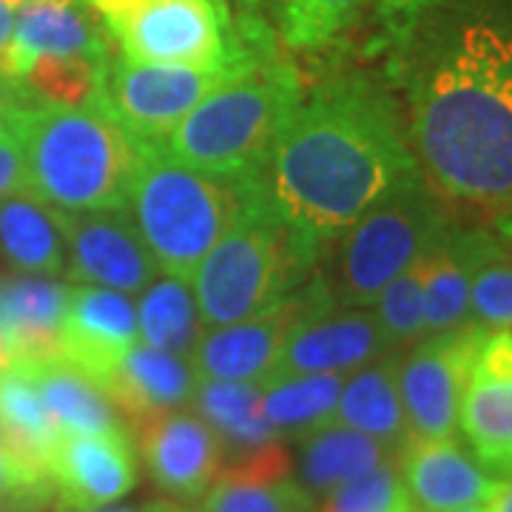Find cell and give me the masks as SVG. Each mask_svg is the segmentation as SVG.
Here are the masks:
<instances>
[{
  "label": "cell",
  "mask_w": 512,
  "mask_h": 512,
  "mask_svg": "<svg viewBox=\"0 0 512 512\" xmlns=\"http://www.w3.org/2000/svg\"><path fill=\"white\" fill-rule=\"evenodd\" d=\"M419 180L393 103L362 77L325 80L299 100L265 168L276 208L322 254L370 208Z\"/></svg>",
  "instance_id": "6da1fadb"
},
{
  "label": "cell",
  "mask_w": 512,
  "mask_h": 512,
  "mask_svg": "<svg viewBox=\"0 0 512 512\" xmlns=\"http://www.w3.org/2000/svg\"><path fill=\"white\" fill-rule=\"evenodd\" d=\"M410 143L441 197L512 208V32L470 23L441 46L413 86Z\"/></svg>",
  "instance_id": "7a4b0ae2"
},
{
  "label": "cell",
  "mask_w": 512,
  "mask_h": 512,
  "mask_svg": "<svg viewBox=\"0 0 512 512\" xmlns=\"http://www.w3.org/2000/svg\"><path fill=\"white\" fill-rule=\"evenodd\" d=\"M322 251L282 217L265 174L245 188L234 222L194 271L202 328H220L268 311L316 271Z\"/></svg>",
  "instance_id": "3957f363"
},
{
  "label": "cell",
  "mask_w": 512,
  "mask_h": 512,
  "mask_svg": "<svg viewBox=\"0 0 512 512\" xmlns=\"http://www.w3.org/2000/svg\"><path fill=\"white\" fill-rule=\"evenodd\" d=\"M18 137L29 194L55 211H123L143 143L94 106H32L9 128Z\"/></svg>",
  "instance_id": "277c9868"
},
{
  "label": "cell",
  "mask_w": 512,
  "mask_h": 512,
  "mask_svg": "<svg viewBox=\"0 0 512 512\" xmlns=\"http://www.w3.org/2000/svg\"><path fill=\"white\" fill-rule=\"evenodd\" d=\"M299 100L302 80L291 63L259 57L188 111L157 148L168 160L214 177L254 180L265 174Z\"/></svg>",
  "instance_id": "5b68a950"
},
{
  "label": "cell",
  "mask_w": 512,
  "mask_h": 512,
  "mask_svg": "<svg viewBox=\"0 0 512 512\" xmlns=\"http://www.w3.org/2000/svg\"><path fill=\"white\" fill-rule=\"evenodd\" d=\"M248 183L205 174L168 160L157 146H143L126 211L157 268L188 279L234 222Z\"/></svg>",
  "instance_id": "8992f818"
},
{
  "label": "cell",
  "mask_w": 512,
  "mask_h": 512,
  "mask_svg": "<svg viewBox=\"0 0 512 512\" xmlns=\"http://www.w3.org/2000/svg\"><path fill=\"white\" fill-rule=\"evenodd\" d=\"M126 60L194 69H248L268 49L251 46L228 0H86Z\"/></svg>",
  "instance_id": "52a82bcc"
},
{
  "label": "cell",
  "mask_w": 512,
  "mask_h": 512,
  "mask_svg": "<svg viewBox=\"0 0 512 512\" xmlns=\"http://www.w3.org/2000/svg\"><path fill=\"white\" fill-rule=\"evenodd\" d=\"M447 228L424 180L410 183L353 222L336 245L328 276L336 305L367 308Z\"/></svg>",
  "instance_id": "ba28073f"
},
{
  "label": "cell",
  "mask_w": 512,
  "mask_h": 512,
  "mask_svg": "<svg viewBox=\"0 0 512 512\" xmlns=\"http://www.w3.org/2000/svg\"><path fill=\"white\" fill-rule=\"evenodd\" d=\"M239 72L134 63L114 55L97 106L143 146H160L188 111Z\"/></svg>",
  "instance_id": "9c48e42d"
},
{
  "label": "cell",
  "mask_w": 512,
  "mask_h": 512,
  "mask_svg": "<svg viewBox=\"0 0 512 512\" xmlns=\"http://www.w3.org/2000/svg\"><path fill=\"white\" fill-rule=\"evenodd\" d=\"M487 330L467 325L424 336L396 356V382L410 439H456L464 384Z\"/></svg>",
  "instance_id": "30bf717a"
},
{
  "label": "cell",
  "mask_w": 512,
  "mask_h": 512,
  "mask_svg": "<svg viewBox=\"0 0 512 512\" xmlns=\"http://www.w3.org/2000/svg\"><path fill=\"white\" fill-rule=\"evenodd\" d=\"M328 276L313 274L302 288L268 311L248 316L242 322L205 328L197 348L191 350V365L200 379L211 382H268L279 353L302 316L322 305H333Z\"/></svg>",
  "instance_id": "8fae6325"
},
{
  "label": "cell",
  "mask_w": 512,
  "mask_h": 512,
  "mask_svg": "<svg viewBox=\"0 0 512 512\" xmlns=\"http://www.w3.org/2000/svg\"><path fill=\"white\" fill-rule=\"evenodd\" d=\"M66 242V274L77 285L140 293L160 268L128 211H55Z\"/></svg>",
  "instance_id": "7c38bea8"
},
{
  "label": "cell",
  "mask_w": 512,
  "mask_h": 512,
  "mask_svg": "<svg viewBox=\"0 0 512 512\" xmlns=\"http://www.w3.org/2000/svg\"><path fill=\"white\" fill-rule=\"evenodd\" d=\"M458 430L484 473L512 481V336L487 333L458 407Z\"/></svg>",
  "instance_id": "4fadbf2b"
},
{
  "label": "cell",
  "mask_w": 512,
  "mask_h": 512,
  "mask_svg": "<svg viewBox=\"0 0 512 512\" xmlns=\"http://www.w3.org/2000/svg\"><path fill=\"white\" fill-rule=\"evenodd\" d=\"M393 353L373 311L322 305L302 316L279 353L271 379L302 373H353Z\"/></svg>",
  "instance_id": "5bb4252c"
},
{
  "label": "cell",
  "mask_w": 512,
  "mask_h": 512,
  "mask_svg": "<svg viewBox=\"0 0 512 512\" xmlns=\"http://www.w3.org/2000/svg\"><path fill=\"white\" fill-rule=\"evenodd\" d=\"M49 478L69 512H97L137 487V453L128 430L63 433L49 456Z\"/></svg>",
  "instance_id": "9a60e30c"
},
{
  "label": "cell",
  "mask_w": 512,
  "mask_h": 512,
  "mask_svg": "<svg viewBox=\"0 0 512 512\" xmlns=\"http://www.w3.org/2000/svg\"><path fill=\"white\" fill-rule=\"evenodd\" d=\"M148 478L177 501H197L225 467L220 439L194 410H174L137 427Z\"/></svg>",
  "instance_id": "2e32d148"
},
{
  "label": "cell",
  "mask_w": 512,
  "mask_h": 512,
  "mask_svg": "<svg viewBox=\"0 0 512 512\" xmlns=\"http://www.w3.org/2000/svg\"><path fill=\"white\" fill-rule=\"evenodd\" d=\"M399 473L416 512H453L490 504L501 478L481 470L456 439H407Z\"/></svg>",
  "instance_id": "e0dca14e"
},
{
  "label": "cell",
  "mask_w": 512,
  "mask_h": 512,
  "mask_svg": "<svg viewBox=\"0 0 512 512\" xmlns=\"http://www.w3.org/2000/svg\"><path fill=\"white\" fill-rule=\"evenodd\" d=\"M137 308L128 293L74 285L69 291L60 356L100 382L137 345Z\"/></svg>",
  "instance_id": "ac0fdd59"
},
{
  "label": "cell",
  "mask_w": 512,
  "mask_h": 512,
  "mask_svg": "<svg viewBox=\"0 0 512 512\" xmlns=\"http://www.w3.org/2000/svg\"><path fill=\"white\" fill-rule=\"evenodd\" d=\"M37 57L111 60V37L86 0H29L15 15L6 74L20 77Z\"/></svg>",
  "instance_id": "d6986e66"
},
{
  "label": "cell",
  "mask_w": 512,
  "mask_h": 512,
  "mask_svg": "<svg viewBox=\"0 0 512 512\" xmlns=\"http://www.w3.org/2000/svg\"><path fill=\"white\" fill-rule=\"evenodd\" d=\"M100 384L123 421L137 430L146 421L191 404L200 376L188 356L134 345Z\"/></svg>",
  "instance_id": "ffe728a7"
},
{
  "label": "cell",
  "mask_w": 512,
  "mask_h": 512,
  "mask_svg": "<svg viewBox=\"0 0 512 512\" xmlns=\"http://www.w3.org/2000/svg\"><path fill=\"white\" fill-rule=\"evenodd\" d=\"M197 512H313L282 444L228 461Z\"/></svg>",
  "instance_id": "44dd1931"
},
{
  "label": "cell",
  "mask_w": 512,
  "mask_h": 512,
  "mask_svg": "<svg viewBox=\"0 0 512 512\" xmlns=\"http://www.w3.org/2000/svg\"><path fill=\"white\" fill-rule=\"evenodd\" d=\"M69 285L49 276H23L0 285V336L12 362L60 356V328Z\"/></svg>",
  "instance_id": "7402d4cb"
},
{
  "label": "cell",
  "mask_w": 512,
  "mask_h": 512,
  "mask_svg": "<svg viewBox=\"0 0 512 512\" xmlns=\"http://www.w3.org/2000/svg\"><path fill=\"white\" fill-rule=\"evenodd\" d=\"M396 356L399 353H387L382 359L353 370V376L342 384L336 413L330 421L382 441L393 453H399L410 439L396 382Z\"/></svg>",
  "instance_id": "603a6c76"
},
{
  "label": "cell",
  "mask_w": 512,
  "mask_h": 512,
  "mask_svg": "<svg viewBox=\"0 0 512 512\" xmlns=\"http://www.w3.org/2000/svg\"><path fill=\"white\" fill-rule=\"evenodd\" d=\"M29 376L35 379L37 393L46 404L49 416L55 419L60 433H106V430H126L123 416L111 404L103 384L86 373L83 367L72 365L63 356L23 362Z\"/></svg>",
  "instance_id": "cb8c5ba5"
},
{
  "label": "cell",
  "mask_w": 512,
  "mask_h": 512,
  "mask_svg": "<svg viewBox=\"0 0 512 512\" xmlns=\"http://www.w3.org/2000/svg\"><path fill=\"white\" fill-rule=\"evenodd\" d=\"M191 407L220 439L225 464L282 441L262 413V382L200 379Z\"/></svg>",
  "instance_id": "d4e9b609"
},
{
  "label": "cell",
  "mask_w": 512,
  "mask_h": 512,
  "mask_svg": "<svg viewBox=\"0 0 512 512\" xmlns=\"http://www.w3.org/2000/svg\"><path fill=\"white\" fill-rule=\"evenodd\" d=\"M60 436L26 365L0 367V447L29 470L49 476V456Z\"/></svg>",
  "instance_id": "484cf974"
},
{
  "label": "cell",
  "mask_w": 512,
  "mask_h": 512,
  "mask_svg": "<svg viewBox=\"0 0 512 512\" xmlns=\"http://www.w3.org/2000/svg\"><path fill=\"white\" fill-rule=\"evenodd\" d=\"M393 450L342 424H328L311 436L299 439V473L296 481L311 498H325L330 490L376 470L390 461Z\"/></svg>",
  "instance_id": "4316f807"
},
{
  "label": "cell",
  "mask_w": 512,
  "mask_h": 512,
  "mask_svg": "<svg viewBox=\"0 0 512 512\" xmlns=\"http://www.w3.org/2000/svg\"><path fill=\"white\" fill-rule=\"evenodd\" d=\"M0 256L26 274H60L66 242L55 208L20 191L0 200Z\"/></svg>",
  "instance_id": "83f0119b"
},
{
  "label": "cell",
  "mask_w": 512,
  "mask_h": 512,
  "mask_svg": "<svg viewBox=\"0 0 512 512\" xmlns=\"http://www.w3.org/2000/svg\"><path fill=\"white\" fill-rule=\"evenodd\" d=\"M421 311L427 336L473 325L470 271L461 248V231L444 228L421 254Z\"/></svg>",
  "instance_id": "f1b7e54d"
},
{
  "label": "cell",
  "mask_w": 512,
  "mask_h": 512,
  "mask_svg": "<svg viewBox=\"0 0 512 512\" xmlns=\"http://www.w3.org/2000/svg\"><path fill=\"white\" fill-rule=\"evenodd\" d=\"M345 379L339 373L276 376L262 382V413L279 439H305L328 427Z\"/></svg>",
  "instance_id": "f546056e"
},
{
  "label": "cell",
  "mask_w": 512,
  "mask_h": 512,
  "mask_svg": "<svg viewBox=\"0 0 512 512\" xmlns=\"http://www.w3.org/2000/svg\"><path fill=\"white\" fill-rule=\"evenodd\" d=\"M137 333L148 348L191 356L202 336V319L194 288L185 276H157L140 291Z\"/></svg>",
  "instance_id": "4dcf8cb0"
},
{
  "label": "cell",
  "mask_w": 512,
  "mask_h": 512,
  "mask_svg": "<svg viewBox=\"0 0 512 512\" xmlns=\"http://www.w3.org/2000/svg\"><path fill=\"white\" fill-rule=\"evenodd\" d=\"M461 248L470 271L473 325L512 336V256L487 231H461Z\"/></svg>",
  "instance_id": "1f68e13d"
},
{
  "label": "cell",
  "mask_w": 512,
  "mask_h": 512,
  "mask_svg": "<svg viewBox=\"0 0 512 512\" xmlns=\"http://www.w3.org/2000/svg\"><path fill=\"white\" fill-rule=\"evenodd\" d=\"M109 63L94 57H37L18 80L43 106H94L103 92Z\"/></svg>",
  "instance_id": "d6a6232c"
},
{
  "label": "cell",
  "mask_w": 512,
  "mask_h": 512,
  "mask_svg": "<svg viewBox=\"0 0 512 512\" xmlns=\"http://www.w3.org/2000/svg\"><path fill=\"white\" fill-rule=\"evenodd\" d=\"M365 0H276V26L293 49H322L348 32Z\"/></svg>",
  "instance_id": "836d02e7"
},
{
  "label": "cell",
  "mask_w": 512,
  "mask_h": 512,
  "mask_svg": "<svg viewBox=\"0 0 512 512\" xmlns=\"http://www.w3.org/2000/svg\"><path fill=\"white\" fill-rule=\"evenodd\" d=\"M421 259V256H419ZM419 259L384 285L373 299V316L382 325L384 339L393 353L413 348L427 336L424 311H421V265Z\"/></svg>",
  "instance_id": "e575fe53"
},
{
  "label": "cell",
  "mask_w": 512,
  "mask_h": 512,
  "mask_svg": "<svg viewBox=\"0 0 512 512\" xmlns=\"http://www.w3.org/2000/svg\"><path fill=\"white\" fill-rule=\"evenodd\" d=\"M407 501L402 473L390 458L365 476L350 478L330 490L319 512H396Z\"/></svg>",
  "instance_id": "d590c367"
},
{
  "label": "cell",
  "mask_w": 512,
  "mask_h": 512,
  "mask_svg": "<svg viewBox=\"0 0 512 512\" xmlns=\"http://www.w3.org/2000/svg\"><path fill=\"white\" fill-rule=\"evenodd\" d=\"M29 191L26 157L12 131H0V200Z\"/></svg>",
  "instance_id": "8d00e7d4"
},
{
  "label": "cell",
  "mask_w": 512,
  "mask_h": 512,
  "mask_svg": "<svg viewBox=\"0 0 512 512\" xmlns=\"http://www.w3.org/2000/svg\"><path fill=\"white\" fill-rule=\"evenodd\" d=\"M32 106H43V103H37L35 94L29 92L18 77L0 72V131H9L20 111L32 109Z\"/></svg>",
  "instance_id": "74e56055"
},
{
  "label": "cell",
  "mask_w": 512,
  "mask_h": 512,
  "mask_svg": "<svg viewBox=\"0 0 512 512\" xmlns=\"http://www.w3.org/2000/svg\"><path fill=\"white\" fill-rule=\"evenodd\" d=\"M0 512H69L55 493V484H46L35 493L12 498L6 504H0Z\"/></svg>",
  "instance_id": "f35d334b"
},
{
  "label": "cell",
  "mask_w": 512,
  "mask_h": 512,
  "mask_svg": "<svg viewBox=\"0 0 512 512\" xmlns=\"http://www.w3.org/2000/svg\"><path fill=\"white\" fill-rule=\"evenodd\" d=\"M12 37H15V9H12V3L0 0V72H6Z\"/></svg>",
  "instance_id": "ab89813d"
},
{
  "label": "cell",
  "mask_w": 512,
  "mask_h": 512,
  "mask_svg": "<svg viewBox=\"0 0 512 512\" xmlns=\"http://www.w3.org/2000/svg\"><path fill=\"white\" fill-rule=\"evenodd\" d=\"M490 512H512V481H501L498 493L490 501Z\"/></svg>",
  "instance_id": "60d3db41"
},
{
  "label": "cell",
  "mask_w": 512,
  "mask_h": 512,
  "mask_svg": "<svg viewBox=\"0 0 512 512\" xmlns=\"http://www.w3.org/2000/svg\"><path fill=\"white\" fill-rule=\"evenodd\" d=\"M495 228H498V242H501V245L507 248V254L512 256V208H507V211L498 217Z\"/></svg>",
  "instance_id": "b9f144b4"
},
{
  "label": "cell",
  "mask_w": 512,
  "mask_h": 512,
  "mask_svg": "<svg viewBox=\"0 0 512 512\" xmlns=\"http://www.w3.org/2000/svg\"><path fill=\"white\" fill-rule=\"evenodd\" d=\"M239 9H242V23H259L256 20V9H259V0H237Z\"/></svg>",
  "instance_id": "7bdbcfd3"
},
{
  "label": "cell",
  "mask_w": 512,
  "mask_h": 512,
  "mask_svg": "<svg viewBox=\"0 0 512 512\" xmlns=\"http://www.w3.org/2000/svg\"><path fill=\"white\" fill-rule=\"evenodd\" d=\"M97 512H151L148 507H103V510H97Z\"/></svg>",
  "instance_id": "ee69618b"
},
{
  "label": "cell",
  "mask_w": 512,
  "mask_h": 512,
  "mask_svg": "<svg viewBox=\"0 0 512 512\" xmlns=\"http://www.w3.org/2000/svg\"><path fill=\"white\" fill-rule=\"evenodd\" d=\"M148 510L151 512H185V510H180V507H174V504H151Z\"/></svg>",
  "instance_id": "f6af8a7d"
},
{
  "label": "cell",
  "mask_w": 512,
  "mask_h": 512,
  "mask_svg": "<svg viewBox=\"0 0 512 512\" xmlns=\"http://www.w3.org/2000/svg\"><path fill=\"white\" fill-rule=\"evenodd\" d=\"M382 6H387V9H399V6H407V3H413V0H379Z\"/></svg>",
  "instance_id": "bcb514c9"
},
{
  "label": "cell",
  "mask_w": 512,
  "mask_h": 512,
  "mask_svg": "<svg viewBox=\"0 0 512 512\" xmlns=\"http://www.w3.org/2000/svg\"><path fill=\"white\" fill-rule=\"evenodd\" d=\"M453 512H490V504H481V507H464V510H453Z\"/></svg>",
  "instance_id": "7dc6e473"
},
{
  "label": "cell",
  "mask_w": 512,
  "mask_h": 512,
  "mask_svg": "<svg viewBox=\"0 0 512 512\" xmlns=\"http://www.w3.org/2000/svg\"><path fill=\"white\" fill-rule=\"evenodd\" d=\"M396 512H416V507H413V504L407 501V504H402V507H399V510H396Z\"/></svg>",
  "instance_id": "c3c4849f"
},
{
  "label": "cell",
  "mask_w": 512,
  "mask_h": 512,
  "mask_svg": "<svg viewBox=\"0 0 512 512\" xmlns=\"http://www.w3.org/2000/svg\"><path fill=\"white\" fill-rule=\"evenodd\" d=\"M6 3H29V0H6Z\"/></svg>",
  "instance_id": "681fc988"
}]
</instances>
